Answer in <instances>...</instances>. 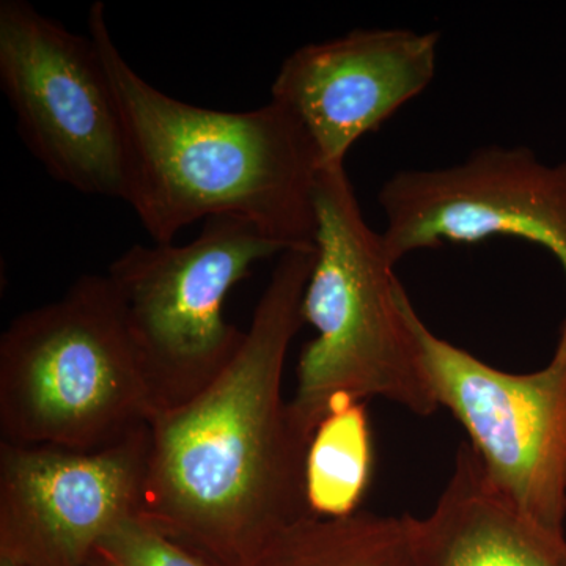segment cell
<instances>
[{"instance_id": "9c48e42d", "label": "cell", "mask_w": 566, "mask_h": 566, "mask_svg": "<svg viewBox=\"0 0 566 566\" xmlns=\"http://www.w3.org/2000/svg\"><path fill=\"white\" fill-rule=\"evenodd\" d=\"M150 424L102 450L0 441V560L91 566L104 536L139 516Z\"/></svg>"}, {"instance_id": "6da1fadb", "label": "cell", "mask_w": 566, "mask_h": 566, "mask_svg": "<svg viewBox=\"0 0 566 566\" xmlns=\"http://www.w3.org/2000/svg\"><path fill=\"white\" fill-rule=\"evenodd\" d=\"M315 248L283 252L232 363L196 398L159 412L140 517L226 566L316 516L307 493L308 442L293 430L282 381L303 327Z\"/></svg>"}, {"instance_id": "3957f363", "label": "cell", "mask_w": 566, "mask_h": 566, "mask_svg": "<svg viewBox=\"0 0 566 566\" xmlns=\"http://www.w3.org/2000/svg\"><path fill=\"white\" fill-rule=\"evenodd\" d=\"M315 263L305 286L304 322L316 331L301 353L289 401L293 430L311 444L326 417L385 398L417 416L438 411L409 345L381 232L368 226L345 166L316 182Z\"/></svg>"}, {"instance_id": "7c38bea8", "label": "cell", "mask_w": 566, "mask_h": 566, "mask_svg": "<svg viewBox=\"0 0 566 566\" xmlns=\"http://www.w3.org/2000/svg\"><path fill=\"white\" fill-rule=\"evenodd\" d=\"M240 566H422L419 517L357 510L307 517L273 536Z\"/></svg>"}, {"instance_id": "ba28073f", "label": "cell", "mask_w": 566, "mask_h": 566, "mask_svg": "<svg viewBox=\"0 0 566 566\" xmlns=\"http://www.w3.org/2000/svg\"><path fill=\"white\" fill-rule=\"evenodd\" d=\"M382 243L395 264L417 251L512 237L546 249L566 277V163L490 145L463 163L400 170L382 185Z\"/></svg>"}, {"instance_id": "8fae6325", "label": "cell", "mask_w": 566, "mask_h": 566, "mask_svg": "<svg viewBox=\"0 0 566 566\" xmlns=\"http://www.w3.org/2000/svg\"><path fill=\"white\" fill-rule=\"evenodd\" d=\"M419 551L422 566H566L565 532L510 504L468 442L433 512L419 520Z\"/></svg>"}, {"instance_id": "8992f818", "label": "cell", "mask_w": 566, "mask_h": 566, "mask_svg": "<svg viewBox=\"0 0 566 566\" xmlns=\"http://www.w3.org/2000/svg\"><path fill=\"white\" fill-rule=\"evenodd\" d=\"M395 300L424 382L464 428L491 485L523 515L565 532L566 316L546 367L510 374L436 335L400 281Z\"/></svg>"}, {"instance_id": "7a4b0ae2", "label": "cell", "mask_w": 566, "mask_h": 566, "mask_svg": "<svg viewBox=\"0 0 566 566\" xmlns=\"http://www.w3.org/2000/svg\"><path fill=\"white\" fill-rule=\"evenodd\" d=\"M88 36L107 71L129 153L128 203L156 244L197 221L238 216L286 251L315 248L314 145L281 104L223 112L153 87L118 50L107 9L88 11Z\"/></svg>"}, {"instance_id": "30bf717a", "label": "cell", "mask_w": 566, "mask_h": 566, "mask_svg": "<svg viewBox=\"0 0 566 566\" xmlns=\"http://www.w3.org/2000/svg\"><path fill=\"white\" fill-rule=\"evenodd\" d=\"M439 39L434 31L356 29L304 44L275 74L271 102L300 123L322 169L345 166L357 140L433 82Z\"/></svg>"}, {"instance_id": "9a60e30c", "label": "cell", "mask_w": 566, "mask_h": 566, "mask_svg": "<svg viewBox=\"0 0 566 566\" xmlns=\"http://www.w3.org/2000/svg\"><path fill=\"white\" fill-rule=\"evenodd\" d=\"M0 566H17V565L10 564V562H7V560H0Z\"/></svg>"}, {"instance_id": "277c9868", "label": "cell", "mask_w": 566, "mask_h": 566, "mask_svg": "<svg viewBox=\"0 0 566 566\" xmlns=\"http://www.w3.org/2000/svg\"><path fill=\"white\" fill-rule=\"evenodd\" d=\"M155 416L107 275H82L2 334L0 441L92 452L125 441Z\"/></svg>"}, {"instance_id": "52a82bcc", "label": "cell", "mask_w": 566, "mask_h": 566, "mask_svg": "<svg viewBox=\"0 0 566 566\" xmlns=\"http://www.w3.org/2000/svg\"><path fill=\"white\" fill-rule=\"evenodd\" d=\"M0 87L22 142L55 181L128 202L125 122L91 36L25 0H2Z\"/></svg>"}, {"instance_id": "4fadbf2b", "label": "cell", "mask_w": 566, "mask_h": 566, "mask_svg": "<svg viewBox=\"0 0 566 566\" xmlns=\"http://www.w3.org/2000/svg\"><path fill=\"white\" fill-rule=\"evenodd\" d=\"M374 468V442L364 403L346 406L316 428L307 453V493L319 517L359 510Z\"/></svg>"}, {"instance_id": "5b68a950", "label": "cell", "mask_w": 566, "mask_h": 566, "mask_svg": "<svg viewBox=\"0 0 566 566\" xmlns=\"http://www.w3.org/2000/svg\"><path fill=\"white\" fill-rule=\"evenodd\" d=\"M283 252L248 219L218 216L191 243L134 244L111 264L156 415L191 401L232 363L245 333L223 316L227 294Z\"/></svg>"}, {"instance_id": "5bb4252c", "label": "cell", "mask_w": 566, "mask_h": 566, "mask_svg": "<svg viewBox=\"0 0 566 566\" xmlns=\"http://www.w3.org/2000/svg\"><path fill=\"white\" fill-rule=\"evenodd\" d=\"M91 566H226L164 535L140 516L129 517L104 536Z\"/></svg>"}]
</instances>
